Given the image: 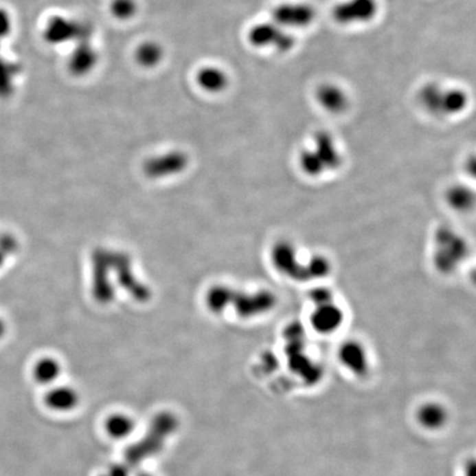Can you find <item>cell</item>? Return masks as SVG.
Returning <instances> with one entry per match:
<instances>
[{
	"mask_svg": "<svg viewBox=\"0 0 476 476\" xmlns=\"http://www.w3.org/2000/svg\"><path fill=\"white\" fill-rule=\"evenodd\" d=\"M312 147L299 155V169L309 178H321L335 172L342 165V155L335 138L328 131H317Z\"/></svg>",
	"mask_w": 476,
	"mask_h": 476,
	"instance_id": "obj_1",
	"label": "cell"
},
{
	"mask_svg": "<svg viewBox=\"0 0 476 476\" xmlns=\"http://www.w3.org/2000/svg\"><path fill=\"white\" fill-rule=\"evenodd\" d=\"M468 256V242L451 227H440L433 235L432 264L440 275L450 276L459 271Z\"/></svg>",
	"mask_w": 476,
	"mask_h": 476,
	"instance_id": "obj_2",
	"label": "cell"
},
{
	"mask_svg": "<svg viewBox=\"0 0 476 476\" xmlns=\"http://www.w3.org/2000/svg\"><path fill=\"white\" fill-rule=\"evenodd\" d=\"M313 309L310 315V326L321 335L337 333L344 324V311L335 304L331 291L317 290L311 297Z\"/></svg>",
	"mask_w": 476,
	"mask_h": 476,
	"instance_id": "obj_3",
	"label": "cell"
},
{
	"mask_svg": "<svg viewBox=\"0 0 476 476\" xmlns=\"http://www.w3.org/2000/svg\"><path fill=\"white\" fill-rule=\"evenodd\" d=\"M93 29L89 23L69 19L63 16L51 17L43 31L45 42L51 45H65L67 42L89 41Z\"/></svg>",
	"mask_w": 476,
	"mask_h": 476,
	"instance_id": "obj_4",
	"label": "cell"
},
{
	"mask_svg": "<svg viewBox=\"0 0 476 476\" xmlns=\"http://www.w3.org/2000/svg\"><path fill=\"white\" fill-rule=\"evenodd\" d=\"M248 42L255 47H273L279 52L287 53L295 45V38L289 31L275 23H260L248 31Z\"/></svg>",
	"mask_w": 476,
	"mask_h": 476,
	"instance_id": "obj_5",
	"label": "cell"
},
{
	"mask_svg": "<svg viewBox=\"0 0 476 476\" xmlns=\"http://www.w3.org/2000/svg\"><path fill=\"white\" fill-rule=\"evenodd\" d=\"M378 12L377 0H343L332 9V18L339 25L368 23Z\"/></svg>",
	"mask_w": 476,
	"mask_h": 476,
	"instance_id": "obj_6",
	"label": "cell"
},
{
	"mask_svg": "<svg viewBox=\"0 0 476 476\" xmlns=\"http://www.w3.org/2000/svg\"><path fill=\"white\" fill-rule=\"evenodd\" d=\"M81 393L72 385L58 383L47 387L43 396L45 408L59 415H69L81 405Z\"/></svg>",
	"mask_w": 476,
	"mask_h": 476,
	"instance_id": "obj_7",
	"label": "cell"
},
{
	"mask_svg": "<svg viewBox=\"0 0 476 476\" xmlns=\"http://www.w3.org/2000/svg\"><path fill=\"white\" fill-rule=\"evenodd\" d=\"M315 19L313 7L304 3H284L273 10V23L282 28H306Z\"/></svg>",
	"mask_w": 476,
	"mask_h": 476,
	"instance_id": "obj_8",
	"label": "cell"
},
{
	"mask_svg": "<svg viewBox=\"0 0 476 476\" xmlns=\"http://www.w3.org/2000/svg\"><path fill=\"white\" fill-rule=\"evenodd\" d=\"M337 357L343 368L354 376L363 377L370 372V353L359 341L351 340L342 343L337 352Z\"/></svg>",
	"mask_w": 476,
	"mask_h": 476,
	"instance_id": "obj_9",
	"label": "cell"
},
{
	"mask_svg": "<svg viewBox=\"0 0 476 476\" xmlns=\"http://www.w3.org/2000/svg\"><path fill=\"white\" fill-rule=\"evenodd\" d=\"M416 420L423 430L430 432L444 429L450 420L448 408L438 401H426L416 411Z\"/></svg>",
	"mask_w": 476,
	"mask_h": 476,
	"instance_id": "obj_10",
	"label": "cell"
},
{
	"mask_svg": "<svg viewBox=\"0 0 476 476\" xmlns=\"http://www.w3.org/2000/svg\"><path fill=\"white\" fill-rule=\"evenodd\" d=\"M103 429L105 435L112 440L126 441L135 435L137 421L128 412H111L104 419Z\"/></svg>",
	"mask_w": 476,
	"mask_h": 476,
	"instance_id": "obj_11",
	"label": "cell"
},
{
	"mask_svg": "<svg viewBox=\"0 0 476 476\" xmlns=\"http://www.w3.org/2000/svg\"><path fill=\"white\" fill-rule=\"evenodd\" d=\"M98 54L91 42L81 41L76 43L70 54L67 67L73 76H83L89 74L98 65Z\"/></svg>",
	"mask_w": 476,
	"mask_h": 476,
	"instance_id": "obj_12",
	"label": "cell"
},
{
	"mask_svg": "<svg viewBox=\"0 0 476 476\" xmlns=\"http://www.w3.org/2000/svg\"><path fill=\"white\" fill-rule=\"evenodd\" d=\"M315 98L322 109L332 114L342 113L348 104L345 91L333 83L321 84L317 87Z\"/></svg>",
	"mask_w": 476,
	"mask_h": 476,
	"instance_id": "obj_13",
	"label": "cell"
},
{
	"mask_svg": "<svg viewBox=\"0 0 476 476\" xmlns=\"http://www.w3.org/2000/svg\"><path fill=\"white\" fill-rule=\"evenodd\" d=\"M31 374L36 384L47 388L60 383V378L63 375V367L58 359L45 356L34 363Z\"/></svg>",
	"mask_w": 476,
	"mask_h": 476,
	"instance_id": "obj_14",
	"label": "cell"
},
{
	"mask_svg": "<svg viewBox=\"0 0 476 476\" xmlns=\"http://www.w3.org/2000/svg\"><path fill=\"white\" fill-rule=\"evenodd\" d=\"M196 83L201 89L212 94L223 92L229 85L227 74L218 67H204L196 74Z\"/></svg>",
	"mask_w": 476,
	"mask_h": 476,
	"instance_id": "obj_15",
	"label": "cell"
},
{
	"mask_svg": "<svg viewBox=\"0 0 476 476\" xmlns=\"http://www.w3.org/2000/svg\"><path fill=\"white\" fill-rule=\"evenodd\" d=\"M446 202L457 213H468L474 206V192L468 185L454 184L449 187L446 193Z\"/></svg>",
	"mask_w": 476,
	"mask_h": 476,
	"instance_id": "obj_16",
	"label": "cell"
},
{
	"mask_svg": "<svg viewBox=\"0 0 476 476\" xmlns=\"http://www.w3.org/2000/svg\"><path fill=\"white\" fill-rule=\"evenodd\" d=\"M468 103V96L461 89H443L440 114L457 115L462 113Z\"/></svg>",
	"mask_w": 476,
	"mask_h": 476,
	"instance_id": "obj_17",
	"label": "cell"
},
{
	"mask_svg": "<svg viewBox=\"0 0 476 476\" xmlns=\"http://www.w3.org/2000/svg\"><path fill=\"white\" fill-rule=\"evenodd\" d=\"M18 73V65L0 58V98H9L14 94Z\"/></svg>",
	"mask_w": 476,
	"mask_h": 476,
	"instance_id": "obj_18",
	"label": "cell"
},
{
	"mask_svg": "<svg viewBox=\"0 0 476 476\" xmlns=\"http://www.w3.org/2000/svg\"><path fill=\"white\" fill-rule=\"evenodd\" d=\"M135 58L137 63L142 67H155L163 58V49L157 42H144L137 49Z\"/></svg>",
	"mask_w": 476,
	"mask_h": 476,
	"instance_id": "obj_19",
	"label": "cell"
},
{
	"mask_svg": "<svg viewBox=\"0 0 476 476\" xmlns=\"http://www.w3.org/2000/svg\"><path fill=\"white\" fill-rule=\"evenodd\" d=\"M443 89L437 83H428L421 87L419 100L423 107L432 114H440Z\"/></svg>",
	"mask_w": 476,
	"mask_h": 476,
	"instance_id": "obj_20",
	"label": "cell"
},
{
	"mask_svg": "<svg viewBox=\"0 0 476 476\" xmlns=\"http://www.w3.org/2000/svg\"><path fill=\"white\" fill-rule=\"evenodd\" d=\"M111 12L117 19H131L134 17L137 12L136 1L135 0H113L111 3Z\"/></svg>",
	"mask_w": 476,
	"mask_h": 476,
	"instance_id": "obj_21",
	"label": "cell"
},
{
	"mask_svg": "<svg viewBox=\"0 0 476 476\" xmlns=\"http://www.w3.org/2000/svg\"><path fill=\"white\" fill-rule=\"evenodd\" d=\"M12 18L8 10L0 8V41L12 34Z\"/></svg>",
	"mask_w": 476,
	"mask_h": 476,
	"instance_id": "obj_22",
	"label": "cell"
},
{
	"mask_svg": "<svg viewBox=\"0 0 476 476\" xmlns=\"http://www.w3.org/2000/svg\"><path fill=\"white\" fill-rule=\"evenodd\" d=\"M106 474L109 476H131L128 473V470L125 466H120V465H115L113 466L109 472H106Z\"/></svg>",
	"mask_w": 476,
	"mask_h": 476,
	"instance_id": "obj_23",
	"label": "cell"
},
{
	"mask_svg": "<svg viewBox=\"0 0 476 476\" xmlns=\"http://www.w3.org/2000/svg\"><path fill=\"white\" fill-rule=\"evenodd\" d=\"M5 333H6V324H3V321L0 319V340L3 339Z\"/></svg>",
	"mask_w": 476,
	"mask_h": 476,
	"instance_id": "obj_24",
	"label": "cell"
},
{
	"mask_svg": "<svg viewBox=\"0 0 476 476\" xmlns=\"http://www.w3.org/2000/svg\"><path fill=\"white\" fill-rule=\"evenodd\" d=\"M131 476H157L155 474L149 473V472H140V473L135 474V475Z\"/></svg>",
	"mask_w": 476,
	"mask_h": 476,
	"instance_id": "obj_25",
	"label": "cell"
},
{
	"mask_svg": "<svg viewBox=\"0 0 476 476\" xmlns=\"http://www.w3.org/2000/svg\"><path fill=\"white\" fill-rule=\"evenodd\" d=\"M100 476H109V475H107V474L105 473V474H103V475H100Z\"/></svg>",
	"mask_w": 476,
	"mask_h": 476,
	"instance_id": "obj_26",
	"label": "cell"
}]
</instances>
